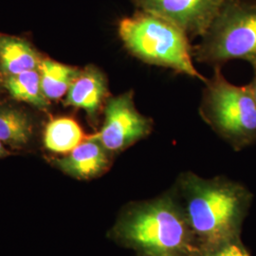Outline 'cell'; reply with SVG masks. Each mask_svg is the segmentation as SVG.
Here are the masks:
<instances>
[{"mask_svg":"<svg viewBox=\"0 0 256 256\" xmlns=\"http://www.w3.org/2000/svg\"><path fill=\"white\" fill-rule=\"evenodd\" d=\"M198 252L239 238L252 198L247 189L225 178L184 173L173 189Z\"/></svg>","mask_w":256,"mask_h":256,"instance_id":"6da1fadb","label":"cell"},{"mask_svg":"<svg viewBox=\"0 0 256 256\" xmlns=\"http://www.w3.org/2000/svg\"><path fill=\"white\" fill-rule=\"evenodd\" d=\"M110 236L140 256H176L198 252L173 190L154 200L128 205Z\"/></svg>","mask_w":256,"mask_h":256,"instance_id":"7a4b0ae2","label":"cell"},{"mask_svg":"<svg viewBox=\"0 0 256 256\" xmlns=\"http://www.w3.org/2000/svg\"><path fill=\"white\" fill-rule=\"evenodd\" d=\"M119 36L128 52L140 61L207 81L194 66L189 37L171 22L137 10L120 21Z\"/></svg>","mask_w":256,"mask_h":256,"instance_id":"3957f363","label":"cell"},{"mask_svg":"<svg viewBox=\"0 0 256 256\" xmlns=\"http://www.w3.org/2000/svg\"><path fill=\"white\" fill-rule=\"evenodd\" d=\"M192 57L220 66L244 60L256 66V0H224Z\"/></svg>","mask_w":256,"mask_h":256,"instance_id":"277c9868","label":"cell"},{"mask_svg":"<svg viewBox=\"0 0 256 256\" xmlns=\"http://www.w3.org/2000/svg\"><path fill=\"white\" fill-rule=\"evenodd\" d=\"M200 115L210 128L234 150L256 142V102L250 84L236 86L216 66L207 79Z\"/></svg>","mask_w":256,"mask_h":256,"instance_id":"5b68a950","label":"cell"},{"mask_svg":"<svg viewBox=\"0 0 256 256\" xmlns=\"http://www.w3.org/2000/svg\"><path fill=\"white\" fill-rule=\"evenodd\" d=\"M104 113V124L95 137L112 154L146 138L153 129L152 119L136 108L131 90L108 99Z\"/></svg>","mask_w":256,"mask_h":256,"instance_id":"8992f818","label":"cell"},{"mask_svg":"<svg viewBox=\"0 0 256 256\" xmlns=\"http://www.w3.org/2000/svg\"><path fill=\"white\" fill-rule=\"evenodd\" d=\"M140 10L165 19L188 37H202L210 27L224 0H131Z\"/></svg>","mask_w":256,"mask_h":256,"instance_id":"52a82bcc","label":"cell"},{"mask_svg":"<svg viewBox=\"0 0 256 256\" xmlns=\"http://www.w3.org/2000/svg\"><path fill=\"white\" fill-rule=\"evenodd\" d=\"M112 155L93 135L63 158H56L54 165L74 178L88 180L100 176L110 169Z\"/></svg>","mask_w":256,"mask_h":256,"instance_id":"ba28073f","label":"cell"},{"mask_svg":"<svg viewBox=\"0 0 256 256\" xmlns=\"http://www.w3.org/2000/svg\"><path fill=\"white\" fill-rule=\"evenodd\" d=\"M108 86L106 75L90 64L80 72L70 86L64 104L84 110L92 122H96L104 102L108 101Z\"/></svg>","mask_w":256,"mask_h":256,"instance_id":"9c48e42d","label":"cell"},{"mask_svg":"<svg viewBox=\"0 0 256 256\" xmlns=\"http://www.w3.org/2000/svg\"><path fill=\"white\" fill-rule=\"evenodd\" d=\"M41 57L26 40L0 34V72L5 77L39 70Z\"/></svg>","mask_w":256,"mask_h":256,"instance_id":"30bf717a","label":"cell"},{"mask_svg":"<svg viewBox=\"0 0 256 256\" xmlns=\"http://www.w3.org/2000/svg\"><path fill=\"white\" fill-rule=\"evenodd\" d=\"M80 124L72 118H57L46 124L44 146L50 152L66 155L84 140Z\"/></svg>","mask_w":256,"mask_h":256,"instance_id":"8fae6325","label":"cell"},{"mask_svg":"<svg viewBox=\"0 0 256 256\" xmlns=\"http://www.w3.org/2000/svg\"><path fill=\"white\" fill-rule=\"evenodd\" d=\"M34 136V126L21 110L0 106V140L12 148L27 146Z\"/></svg>","mask_w":256,"mask_h":256,"instance_id":"7c38bea8","label":"cell"},{"mask_svg":"<svg viewBox=\"0 0 256 256\" xmlns=\"http://www.w3.org/2000/svg\"><path fill=\"white\" fill-rule=\"evenodd\" d=\"M81 70L50 59H42L39 66L41 86L48 100L63 97Z\"/></svg>","mask_w":256,"mask_h":256,"instance_id":"4fadbf2b","label":"cell"},{"mask_svg":"<svg viewBox=\"0 0 256 256\" xmlns=\"http://www.w3.org/2000/svg\"><path fill=\"white\" fill-rule=\"evenodd\" d=\"M4 88L16 100L26 102L39 108L48 106V100L42 90L39 70L5 77Z\"/></svg>","mask_w":256,"mask_h":256,"instance_id":"5bb4252c","label":"cell"},{"mask_svg":"<svg viewBox=\"0 0 256 256\" xmlns=\"http://www.w3.org/2000/svg\"><path fill=\"white\" fill-rule=\"evenodd\" d=\"M198 256H250L244 247L239 238H234L218 247L206 250L203 252H198Z\"/></svg>","mask_w":256,"mask_h":256,"instance_id":"9a60e30c","label":"cell"},{"mask_svg":"<svg viewBox=\"0 0 256 256\" xmlns=\"http://www.w3.org/2000/svg\"><path fill=\"white\" fill-rule=\"evenodd\" d=\"M254 79H252V82H250V84H250V88H252V92L254 97V99H256V66L254 68Z\"/></svg>","mask_w":256,"mask_h":256,"instance_id":"2e32d148","label":"cell"},{"mask_svg":"<svg viewBox=\"0 0 256 256\" xmlns=\"http://www.w3.org/2000/svg\"><path fill=\"white\" fill-rule=\"evenodd\" d=\"M10 154V153L8 150L5 149V147L3 146L2 142L0 140V158H4V156H9Z\"/></svg>","mask_w":256,"mask_h":256,"instance_id":"e0dca14e","label":"cell"},{"mask_svg":"<svg viewBox=\"0 0 256 256\" xmlns=\"http://www.w3.org/2000/svg\"><path fill=\"white\" fill-rule=\"evenodd\" d=\"M176 256H198V252H194V254H178Z\"/></svg>","mask_w":256,"mask_h":256,"instance_id":"ac0fdd59","label":"cell"}]
</instances>
